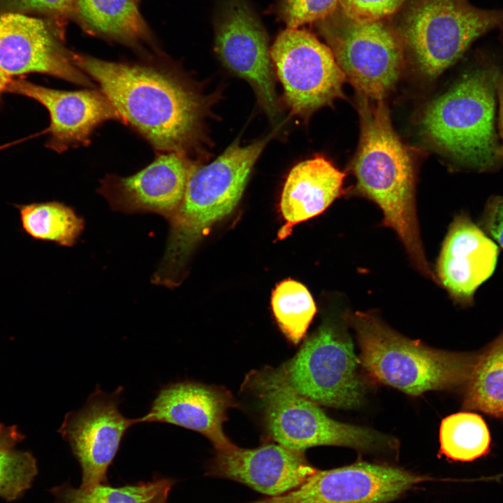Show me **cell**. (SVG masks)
Listing matches in <instances>:
<instances>
[{"label":"cell","instance_id":"1","mask_svg":"<svg viewBox=\"0 0 503 503\" xmlns=\"http://www.w3.org/2000/svg\"><path fill=\"white\" fill-rule=\"evenodd\" d=\"M74 64L157 151L189 156L204 138L212 98L173 68L104 61L73 53Z\"/></svg>","mask_w":503,"mask_h":503},{"label":"cell","instance_id":"2","mask_svg":"<svg viewBox=\"0 0 503 503\" xmlns=\"http://www.w3.org/2000/svg\"><path fill=\"white\" fill-rule=\"evenodd\" d=\"M360 136L352 163L353 194L374 202L384 226L393 229L414 266L435 280L427 261L415 204V171L408 148L395 131L384 99L358 94Z\"/></svg>","mask_w":503,"mask_h":503},{"label":"cell","instance_id":"3","mask_svg":"<svg viewBox=\"0 0 503 503\" xmlns=\"http://www.w3.org/2000/svg\"><path fill=\"white\" fill-rule=\"evenodd\" d=\"M270 137L241 145L237 140L212 162L194 167L185 193L168 220L170 232L152 282L169 288L180 284L198 242L238 205L251 170Z\"/></svg>","mask_w":503,"mask_h":503},{"label":"cell","instance_id":"4","mask_svg":"<svg viewBox=\"0 0 503 503\" xmlns=\"http://www.w3.org/2000/svg\"><path fill=\"white\" fill-rule=\"evenodd\" d=\"M359 363L374 380L411 395L464 386L478 355L438 350L395 332L372 314L347 313Z\"/></svg>","mask_w":503,"mask_h":503},{"label":"cell","instance_id":"5","mask_svg":"<svg viewBox=\"0 0 503 503\" xmlns=\"http://www.w3.org/2000/svg\"><path fill=\"white\" fill-rule=\"evenodd\" d=\"M497 71L486 66L465 75L428 105L421 119L439 150L481 171L495 168L501 159L494 127Z\"/></svg>","mask_w":503,"mask_h":503},{"label":"cell","instance_id":"6","mask_svg":"<svg viewBox=\"0 0 503 503\" xmlns=\"http://www.w3.org/2000/svg\"><path fill=\"white\" fill-rule=\"evenodd\" d=\"M502 27L503 8H481L469 0H414L398 31L421 71L434 78L478 38Z\"/></svg>","mask_w":503,"mask_h":503},{"label":"cell","instance_id":"7","mask_svg":"<svg viewBox=\"0 0 503 503\" xmlns=\"http://www.w3.org/2000/svg\"><path fill=\"white\" fill-rule=\"evenodd\" d=\"M358 362L349 337L326 323L291 359L260 374L318 405L351 409L360 404L364 393L357 374Z\"/></svg>","mask_w":503,"mask_h":503},{"label":"cell","instance_id":"8","mask_svg":"<svg viewBox=\"0 0 503 503\" xmlns=\"http://www.w3.org/2000/svg\"><path fill=\"white\" fill-rule=\"evenodd\" d=\"M360 20L339 6L317 22L335 61L358 94L384 99L396 85L402 67L404 43L385 20Z\"/></svg>","mask_w":503,"mask_h":503},{"label":"cell","instance_id":"9","mask_svg":"<svg viewBox=\"0 0 503 503\" xmlns=\"http://www.w3.org/2000/svg\"><path fill=\"white\" fill-rule=\"evenodd\" d=\"M252 385L261 398L268 431L277 444L303 451L316 446H341L370 452L393 442L373 430L328 417L316 403L256 374Z\"/></svg>","mask_w":503,"mask_h":503},{"label":"cell","instance_id":"10","mask_svg":"<svg viewBox=\"0 0 503 503\" xmlns=\"http://www.w3.org/2000/svg\"><path fill=\"white\" fill-rule=\"evenodd\" d=\"M270 54L293 115L309 117L344 96V73L329 47L309 31L287 27Z\"/></svg>","mask_w":503,"mask_h":503},{"label":"cell","instance_id":"11","mask_svg":"<svg viewBox=\"0 0 503 503\" xmlns=\"http://www.w3.org/2000/svg\"><path fill=\"white\" fill-rule=\"evenodd\" d=\"M122 391L119 386L108 393L96 386L82 407L66 413L58 430L80 465L82 489L106 483L125 433L138 423V418H126L119 409Z\"/></svg>","mask_w":503,"mask_h":503},{"label":"cell","instance_id":"12","mask_svg":"<svg viewBox=\"0 0 503 503\" xmlns=\"http://www.w3.org/2000/svg\"><path fill=\"white\" fill-rule=\"evenodd\" d=\"M428 479L397 467L358 462L317 469L296 488L250 503H388Z\"/></svg>","mask_w":503,"mask_h":503},{"label":"cell","instance_id":"13","mask_svg":"<svg viewBox=\"0 0 503 503\" xmlns=\"http://www.w3.org/2000/svg\"><path fill=\"white\" fill-rule=\"evenodd\" d=\"M57 20L17 13H0V67L11 78L43 73L92 87L90 78L64 47Z\"/></svg>","mask_w":503,"mask_h":503},{"label":"cell","instance_id":"14","mask_svg":"<svg viewBox=\"0 0 503 503\" xmlns=\"http://www.w3.org/2000/svg\"><path fill=\"white\" fill-rule=\"evenodd\" d=\"M215 50L224 65L252 86L268 117L279 106L266 34L246 0H228L219 20Z\"/></svg>","mask_w":503,"mask_h":503},{"label":"cell","instance_id":"15","mask_svg":"<svg viewBox=\"0 0 503 503\" xmlns=\"http://www.w3.org/2000/svg\"><path fill=\"white\" fill-rule=\"evenodd\" d=\"M196 164L187 154L161 152L133 175H107L98 191L115 211L155 213L169 220L182 203Z\"/></svg>","mask_w":503,"mask_h":503},{"label":"cell","instance_id":"16","mask_svg":"<svg viewBox=\"0 0 503 503\" xmlns=\"http://www.w3.org/2000/svg\"><path fill=\"white\" fill-rule=\"evenodd\" d=\"M8 92L32 99L47 109L50 119L47 145L58 152L89 145L95 129L106 121L123 122L101 91H64L12 79Z\"/></svg>","mask_w":503,"mask_h":503},{"label":"cell","instance_id":"17","mask_svg":"<svg viewBox=\"0 0 503 503\" xmlns=\"http://www.w3.org/2000/svg\"><path fill=\"white\" fill-rule=\"evenodd\" d=\"M236 405L228 391L217 386L184 381L161 388L140 423H166L198 432L206 437L217 451L237 446L223 430L226 411Z\"/></svg>","mask_w":503,"mask_h":503},{"label":"cell","instance_id":"18","mask_svg":"<svg viewBox=\"0 0 503 503\" xmlns=\"http://www.w3.org/2000/svg\"><path fill=\"white\" fill-rule=\"evenodd\" d=\"M316 470L303 451L271 443L251 449L236 446L217 451L207 474L238 481L273 497L296 488Z\"/></svg>","mask_w":503,"mask_h":503},{"label":"cell","instance_id":"19","mask_svg":"<svg viewBox=\"0 0 503 503\" xmlns=\"http://www.w3.org/2000/svg\"><path fill=\"white\" fill-rule=\"evenodd\" d=\"M498 247L469 218L451 224L437 260V282L459 302L471 300L477 288L495 269Z\"/></svg>","mask_w":503,"mask_h":503},{"label":"cell","instance_id":"20","mask_svg":"<svg viewBox=\"0 0 503 503\" xmlns=\"http://www.w3.org/2000/svg\"><path fill=\"white\" fill-rule=\"evenodd\" d=\"M344 177L330 161L319 156L293 167L282 191L279 207L284 224L278 239L286 238L295 225L326 210L342 195Z\"/></svg>","mask_w":503,"mask_h":503},{"label":"cell","instance_id":"21","mask_svg":"<svg viewBox=\"0 0 503 503\" xmlns=\"http://www.w3.org/2000/svg\"><path fill=\"white\" fill-rule=\"evenodd\" d=\"M73 17L88 32L129 45L149 38L136 0H73Z\"/></svg>","mask_w":503,"mask_h":503},{"label":"cell","instance_id":"22","mask_svg":"<svg viewBox=\"0 0 503 503\" xmlns=\"http://www.w3.org/2000/svg\"><path fill=\"white\" fill-rule=\"evenodd\" d=\"M464 387L465 409L503 419V331L478 355Z\"/></svg>","mask_w":503,"mask_h":503},{"label":"cell","instance_id":"23","mask_svg":"<svg viewBox=\"0 0 503 503\" xmlns=\"http://www.w3.org/2000/svg\"><path fill=\"white\" fill-rule=\"evenodd\" d=\"M22 226L35 239L71 247L84 229V220L64 204L52 201L19 207Z\"/></svg>","mask_w":503,"mask_h":503},{"label":"cell","instance_id":"24","mask_svg":"<svg viewBox=\"0 0 503 503\" xmlns=\"http://www.w3.org/2000/svg\"><path fill=\"white\" fill-rule=\"evenodd\" d=\"M175 481L157 479L122 487L104 484L85 490L64 485L52 490L54 503H167Z\"/></svg>","mask_w":503,"mask_h":503},{"label":"cell","instance_id":"25","mask_svg":"<svg viewBox=\"0 0 503 503\" xmlns=\"http://www.w3.org/2000/svg\"><path fill=\"white\" fill-rule=\"evenodd\" d=\"M440 451L455 461H472L486 455L491 438L483 418L472 412H458L444 418L439 430Z\"/></svg>","mask_w":503,"mask_h":503},{"label":"cell","instance_id":"26","mask_svg":"<svg viewBox=\"0 0 503 503\" xmlns=\"http://www.w3.org/2000/svg\"><path fill=\"white\" fill-rule=\"evenodd\" d=\"M22 438L16 426L0 425V497L8 502L21 497L38 473L34 455L16 448Z\"/></svg>","mask_w":503,"mask_h":503},{"label":"cell","instance_id":"27","mask_svg":"<svg viewBox=\"0 0 503 503\" xmlns=\"http://www.w3.org/2000/svg\"><path fill=\"white\" fill-rule=\"evenodd\" d=\"M271 306L283 334L291 343L298 344L305 337L316 312L308 289L299 282L284 280L272 291Z\"/></svg>","mask_w":503,"mask_h":503},{"label":"cell","instance_id":"28","mask_svg":"<svg viewBox=\"0 0 503 503\" xmlns=\"http://www.w3.org/2000/svg\"><path fill=\"white\" fill-rule=\"evenodd\" d=\"M339 6V0H282L279 15L289 28L319 22Z\"/></svg>","mask_w":503,"mask_h":503},{"label":"cell","instance_id":"29","mask_svg":"<svg viewBox=\"0 0 503 503\" xmlns=\"http://www.w3.org/2000/svg\"><path fill=\"white\" fill-rule=\"evenodd\" d=\"M73 0H0V13L40 15L61 21L73 17Z\"/></svg>","mask_w":503,"mask_h":503},{"label":"cell","instance_id":"30","mask_svg":"<svg viewBox=\"0 0 503 503\" xmlns=\"http://www.w3.org/2000/svg\"><path fill=\"white\" fill-rule=\"evenodd\" d=\"M406 0H339V7L349 16L360 20L386 19Z\"/></svg>","mask_w":503,"mask_h":503},{"label":"cell","instance_id":"31","mask_svg":"<svg viewBox=\"0 0 503 503\" xmlns=\"http://www.w3.org/2000/svg\"><path fill=\"white\" fill-rule=\"evenodd\" d=\"M484 224L492 237L503 247L502 197H494L488 201L484 214Z\"/></svg>","mask_w":503,"mask_h":503},{"label":"cell","instance_id":"32","mask_svg":"<svg viewBox=\"0 0 503 503\" xmlns=\"http://www.w3.org/2000/svg\"><path fill=\"white\" fill-rule=\"evenodd\" d=\"M495 85L500 103L499 124L502 138V145L500 147V154L501 158L503 159V75L501 74L498 70L495 75Z\"/></svg>","mask_w":503,"mask_h":503},{"label":"cell","instance_id":"33","mask_svg":"<svg viewBox=\"0 0 503 503\" xmlns=\"http://www.w3.org/2000/svg\"><path fill=\"white\" fill-rule=\"evenodd\" d=\"M12 79L13 78L0 67V96L3 92H8V87Z\"/></svg>","mask_w":503,"mask_h":503},{"label":"cell","instance_id":"34","mask_svg":"<svg viewBox=\"0 0 503 503\" xmlns=\"http://www.w3.org/2000/svg\"><path fill=\"white\" fill-rule=\"evenodd\" d=\"M499 40L501 43V45L503 48V27L500 29V35H499Z\"/></svg>","mask_w":503,"mask_h":503},{"label":"cell","instance_id":"35","mask_svg":"<svg viewBox=\"0 0 503 503\" xmlns=\"http://www.w3.org/2000/svg\"><path fill=\"white\" fill-rule=\"evenodd\" d=\"M136 1H137V0H136Z\"/></svg>","mask_w":503,"mask_h":503}]
</instances>
